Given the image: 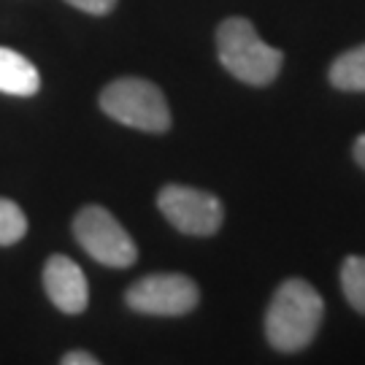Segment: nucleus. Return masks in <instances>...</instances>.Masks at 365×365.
<instances>
[{"label":"nucleus","instance_id":"nucleus-1","mask_svg":"<svg viewBox=\"0 0 365 365\" xmlns=\"http://www.w3.org/2000/svg\"><path fill=\"white\" fill-rule=\"evenodd\" d=\"M325 317V300L306 279L282 282L265 312V339L282 354H295L314 341Z\"/></svg>","mask_w":365,"mask_h":365},{"label":"nucleus","instance_id":"nucleus-2","mask_svg":"<svg viewBox=\"0 0 365 365\" xmlns=\"http://www.w3.org/2000/svg\"><path fill=\"white\" fill-rule=\"evenodd\" d=\"M217 54L227 73L252 87L271 84L284 66V52L257 36L244 16H227L217 27Z\"/></svg>","mask_w":365,"mask_h":365},{"label":"nucleus","instance_id":"nucleus-3","mask_svg":"<svg viewBox=\"0 0 365 365\" xmlns=\"http://www.w3.org/2000/svg\"><path fill=\"white\" fill-rule=\"evenodd\" d=\"M98 103L106 117L141 133H165L170 128V108L163 90L141 76H122L106 84Z\"/></svg>","mask_w":365,"mask_h":365},{"label":"nucleus","instance_id":"nucleus-4","mask_svg":"<svg viewBox=\"0 0 365 365\" xmlns=\"http://www.w3.org/2000/svg\"><path fill=\"white\" fill-rule=\"evenodd\" d=\"M73 235L92 260L106 268H130L138 260L133 235L119 225L111 211L98 203L84 206L73 217Z\"/></svg>","mask_w":365,"mask_h":365},{"label":"nucleus","instance_id":"nucleus-5","mask_svg":"<svg viewBox=\"0 0 365 365\" xmlns=\"http://www.w3.org/2000/svg\"><path fill=\"white\" fill-rule=\"evenodd\" d=\"M125 303L130 312L146 317H184L197 309L200 289L184 274H152L133 282Z\"/></svg>","mask_w":365,"mask_h":365},{"label":"nucleus","instance_id":"nucleus-6","mask_svg":"<svg viewBox=\"0 0 365 365\" xmlns=\"http://www.w3.org/2000/svg\"><path fill=\"white\" fill-rule=\"evenodd\" d=\"M157 209L184 235H214L225 222L220 197L187 184H165L157 195Z\"/></svg>","mask_w":365,"mask_h":365},{"label":"nucleus","instance_id":"nucleus-7","mask_svg":"<svg viewBox=\"0 0 365 365\" xmlns=\"http://www.w3.org/2000/svg\"><path fill=\"white\" fill-rule=\"evenodd\" d=\"M43 289L46 298L63 314H81L90 303L87 276L66 255H52L43 265Z\"/></svg>","mask_w":365,"mask_h":365},{"label":"nucleus","instance_id":"nucleus-8","mask_svg":"<svg viewBox=\"0 0 365 365\" xmlns=\"http://www.w3.org/2000/svg\"><path fill=\"white\" fill-rule=\"evenodd\" d=\"M38 90V68L33 66L25 54L14 52L9 46H0V92L14 95V98H30Z\"/></svg>","mask_w":365,"mask_h":365},{"label":"nucleus","instance_id":"nucleus-9","mask_svg":"<svg viewBox=\"0 0 365 365\" xmlns=\"http://www.w3.org/2000/svg\"><path fill=\"white\" fill-rule=\"evenodd\" d=\"M327 78L341 92H365V43L339 54Z\"/></svg>","mask_w":365,"mask_h":365},{"label":"nucleus","instance_id":"nucleus-10","mask_svg":"<svg viewBox=\"0 0 365 365\" xmlns=\"http://www.w3.org/2000/svg\"><path fill=\"white\" fill-rule=\"evenodd\" d=\"M341 289L357 314H365V257L349 255L341 262Z\"/></svg>","mask_w":365,"mask_h":365},{"label":"nucleus","instance_id":"nucleus-11","mask_svg":"<svg viewBox=\"0 0 365 365\" xmlns=\"http://www.w3.org/2000/svg\"><path fill=\"white\" fill-rule=\"evenodd\" d=\"M27 233V217L14 200L0 197V247L19 244Z\"/></svg>","mask_w":365,"mask_h":365},{"label":"nucleus","instance_id":"nucleus-12","mask_svg":"<svg viewBox=\"0 0 365 365\" xmlns=\"http://www.w3.org/2000/svg\"><path fill=\"white\" fill-rule=\"evenodd\" d=\"M71 3L73 9L84 14H95V16H106V14L114 11V6H117V0H66Z\"/></svg>","mask_w":365,"mask_h":365},{"label":"nucleus","instance_id":"nucleus-13","mask_svg":"<svg viewBox=\"0 0 365 365\" xmlns=\"http://www.w3.org/2000/svg\"><path fill=\"white\" fill-rule=\"evenodd\" d=\"M63 365H98L101 360L95 357V354L90 352H81V349H76V352H68L63 354V360H60Z\"/></svg>","mask_w":365,"mask_h":365},{"label":"nucleus","instance_id":"nucleus-14","mask_svg":"<svg viewBox=\"0 0 365 365\" xmlns=\"http://www.w3.org/2000/svg\"><path fill=\"white\" fill-rule=\"evenodd\" d=\"M352 155H354V160H357V165L365 168V133L357 135V141H354V146H352Z\"/></svg>","mask_w":365,"mask_h":365}]
</instances>
